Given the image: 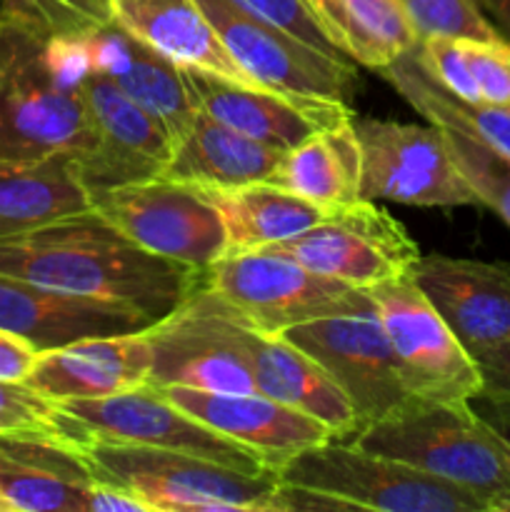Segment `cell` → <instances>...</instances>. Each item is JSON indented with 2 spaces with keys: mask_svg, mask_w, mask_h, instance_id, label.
<instances>
[{
  "mask_svg": "<svg viewBox=\"0 0 510 512\" xmlns=\"http://www.w3.org/2000/svg\"><path fill=\"white\" fill-rule=\"evenodd\" d=\"M0 275L160 320L205 280V270L148 253L93 208L0 240Z\"/></svg>",
  "mask_w": 510,
  "mask_h": 512,
  "instance_id": "obj_1",
  "label": "cell"
},
{
  "mask_svg": "<svg viewBox=\"0 0 510 512\" xmlns=\"http://www.w3.org/2000/svg\"><path fill=\"white\" fill-rule=\"evenodd\" d=\"M348 443L458 485L490 512L510 498V443L470 400L413 398Z\"/></svg>",
  "mask_w": 510,
  "mask_h": 512,
  "instance_id": "obj_2",
  "label": "cell"
},
{
  "mask_svg": "<svg viewBox=\"0 0 510 512\" xmlns=\"http://www.w3.org/2000/svg\"><path fill=\"white\" fill-rule=\"evenodd\" d=\"M90 478L120 485L150 512H268L280 478L245 473L190 453L90 438L78 448Z\"/></svg>",
  "mask_w": 510,
  "mask_h": 512,
  "instance_id": "obj_3",
  "label": "cell"
},
{
  "mask_svg": "<svg viewBox=\"0 0 510 512\" xmlns=\"http://www.w3.org/2000/svg\"><path fill=\"white\" fill-rule=\"evenodd\" d=\"M95 148L83 90L50 70L45 38L20 20H0V155L85 158Z\"/></svg>",
  "mask_w": 510,
  "mask_h": 512,
  "instance_id": "obj_4",
  "label": "cell"
},
{
  "mask_svg": "<svg viewBox=\"0 0 510 512\" xmlns=\"http://www.w3.org/2000/svg\"><path fill=\"white\" fill-rule=\"evenodd\" d=\"M283 483L343 500L350 510L490 512L468 490L343 440L313 445L278 468Z\"/></svg>",
  "mask_w": 510,
  "mask_h": 512,
  "instance_id": "obj_5",
  "label": "cell"
},
{
  "mask_svg": "<svg viewBox=\"0 0 510 512\" xmlns=\"http://www.w3.org/2000/svg\"><path fill=\"white\" fill-rule=\"evenodd\" d=\"M280 335L305 350L335 380L358 418V430L415 398L368 290L358 288L340 310L293 325Z\"/></svg>",
  "mask_w": 510,
  "mask_h": 512,
  "instance_id": "obj_6",
  "label": "cell"
},
{
  "mask_svg": "<svg viewBox=\"0 0 510 512\" xmlns=\"http://www.w3.org/2000/svg\"><path fill=\"white\" fill-rule=\"evenodd\" d=\"M90 208L135 245L173 263L208 270L228 255L223 215L200 185L155 175L90 193Z\"/></svg>",
  "mask_w": 510,
  "mask_h": 512,
  "instance_id": "obj_7",
  "label": "cell"
},
{
  "mask_svg": "<svg viewBox=\"0 0 510 512\" xmlns=\"http://www.w3.org/2000/svg\"><path fill=\"white\" fill-rule=\"evenodd\" d=\"M240 325L243 315L203 283L178 308L145 328L150 343V385L255 393Z\"/></svg>",
  "mask_w": 510,
  "mask_h": 512,
  "instance_id": "obj_8",
  "label": "cell"
},
{
  "mask_svg": "<svg viewBox=\"0 0 510 512\" xmlns=\"http://www.w3.org/2000/svg\"><path fill=\"white\" fill-rule=\"evenodd\" d=\"M360 143V198L415 208L480 205L440 125L353 115Z\"/></svg>",
  "mask_w": 510,
  "mask_h": 512,
  "instance_id": "obj_9",
  "label": "cell"
},
{
  "mask_svg": "<svg viewBox=\"0 0 510 512\" xmlns=\"http://www.w3.org/2000/svg\"><path fill=\"white\" fill-rule=\"evenodd\" d=\"M398 358L410 395L473 400L483 393L478 363L408 273L365 288Z\"/></svg>",
  "mask_w": 510,
  "mask_h": 512,
  "instance_id": "obj_10",
  "label": "cell"
},
{
  "mask_svg": "<svg viewBox=\"0 0 510 512\" xmlns=\"http://www.w3.org/2000/svg\"><path fill=\"white\" fill-rule=\"evenodd\" d=\"M268 248L313 273L363 290L410 273L420 258L405 225L375 200L363 198L330 210L305 233Z\"/></svg>",
  "mask_w": 510,
  "mask_h": 512,
  "instance_id": "obj_11",
  "label": "cell"
},
{
  "mask_svg": "<svg viewBox=\"0 0 510 512\" xmlns=\"http://www.w3.org/2000/svg\"><path fill=\"white\" fill-rule=\"evenodd\" d=\"M203 283L250 325L268 333H285L293 325L335 313L358 290L270 248L223 255L205 270Z\"/></svg>",
  "mask_w": 510,
  "mask_h": 512,
  "instance_id": "obj_12",
  "label": "cell"
},
{
  "mask_svg": "<svg viewBox=\"0 0 510 512\" xmlns=\"http://www.w3.org/2000/svg\"><path fill=\"white\" fill-rule=\"evenodd\" d=\"M235 63L265 88L313 98L353 100L355 63L330 58L235 0H198Z\"/></svg>",
  "mask_w": 510,
  "mask_h": 512,
  "instance_id": "obj_13",
  "label": "cell"
},
{
  "mask_svg": "<svg viewBox=\"0 0 510 512\" xmlns=\"http://www.w3.org/2000/svg\"><path fill=\"white\" fill-rule=\"evenodd\" d=\"M58 405L80 425H85V430H90L95 438L200 455L245 473L270 470L253 453L170 403L153 385L108 395V398L63 400Z\"/></svg>",
  "mask_w": 510,
  "mask_h": 512,
  "instance_id": "obj_14",
  "label": "cell"
},
{
  "mask_svg": "<svg viewBox=\"0 0 510 512\" xmlns=\"http://www.w3.org/2000/svg\"><path fill=\"white\" fill-rule=\"evenodd\" d=\"M83 98L95 130V148L78 158L88 193L163 173L173 155V138L153 113L100 73L85 80Z\"/></svg>",
  "mask_w": 510,
  "mask_h": 512,
  "instance_id": "obj_15",
  "label": "cell"
},
{
  "mask_svg": "<svg viewBox=\"0 0 510 512\" xmlns=\"http://www.w3.org/2000/svg\"><path fill=\"white\" fill-rule=\"evenodd\" d=\"M198 110L218 123L273 145L290 150L318 130L353 120V108L338 100L293 95L265 85H245L203 70H185Z\"/></svg>",
  "mask_w": 510,
  "mask_h": 512,
  "instance_id": "obj_16",
  "label": "cell"
},
{
  "mask_svg": "<svg viewBox=\"0 0 510 512\" xmlns=\"http://www.w3.org/2000/svg\"><path fill=\"white\" fill-rule=\"evenodd\" d=\"M408 275L473 358L510 338V263L435 253Z\"/></svg>",
  "mask_w": 510,
  "mask_h": 512,
  "instance_id": "obj_17",
  "label": "cell"
},
{
  "mask_svg": "<svg viewBox=\"0 0 510 512\" xmlns=\"http://www.w3.org/2000/svg\"><path fill=\"white\" fill-rule=\"evenodd\" d=\"M158 390L170 403L238 443L275 473L293 455L335 440L325 423L260 393H208L180 385Z\"/></svg>",
  "mask_w": 510,
  "mask_h": 512,
  "instance_id": "obj_18",
  "label": "cell"
},
{
  "mask_svg": "<svg viewBox=\"0 0 510 512\" xmlns=\"http://www.w3.org/2000/svg\"><path fill=\"white\" fill-rule=\"evenodd\" d=\"M25 383L45 398L90 400L150 385V343L145 330L83 338L43 350Z\"/></svg>",
  "mask_w": 510,
  "mask_h": 512,
  "instance_id": "obj_19",
  "label": "cell"
},
{
  "mask_svg": "<svg viewBox=\"0 0 510 512\" xmlns=\"http://www.w3.org/2000/svg\"><path fill=\"white\" fill-rule=\"evenodd\" d=\"M153 323V318L125 305L80 298L0 275V328L30 340L40 353L83 338L135 333Z\"/></svg>",
  "mask_w": 510,
  "mask_h": 512,
  "instance_id": "obj_20",
  "label": "cell"
},
{
  "mask_svg": "<svg viewBox=\"0 0 510 512\" xmlns=\"http://www.w3.org/2000/svg\"><path fill=\"white\" fill-rule=\"evenodd\" d=\"M240 338L255 393L320 420L328 425L335 440L348 443L358 433V418L343 390L305 350L280 333L255 328L245 318L240 325Z\"/></svg>",
  "mask_w": 510,
  "mask_h": 512,
  "instance_id": "obj_21",
  "label": "cell"
},
{
  "mask_svg": "<svg viewBox=\"0 0 510 512\" xmlns=\"http://www.w3.org/2000/svg\"><path fill=\"white\" fill-rule=\"evenodd\" d=\"M95 73L125 90L135 103L153 113L168 128L173 145L198 115L185 70L120 28L115 20L85 30Z\"/></svg>",
  "mask_w": 510,
  "mask_h": 512,
  "instance_id": "obj_22",
  "label": "cell"
},
{
  "mask_svg": "<svg viewBox=\"0 0 510 512\" xmlns=\"http://www.w3.org/2000/svg\"><path fill=\"white\" fill-rule=\"evenodd\" d=\"M113 20L183 70L260 85L225 50L198 0H113Z\"/></svg>",
  "mask_w": 510,
  "mask_h": 512,
  "instance_id": "obj_23",
  "label": "cell"
},
{
  "mask_svg": "<svg viewBox=\"0 0 510 512\" xmlns=\"http://www.w3.org/2000/svg\"><path fill=\"white\" fill-rule=\"evenodd\" d=\"M88 208L90 193L75 155H0V240L30 233Z\"/></svg>",
  "mask_w": 510,
  "mask_h": 512,
  "instance_id": "obj_24",
  "label": "cell"
},
{
  "mask_svg": "<svg viewBox=\"0 0 510 512\" xmlns=\"http://www.w3.org/2000/svg\"><path fill=\"white\" fill-rule=\"evenodd\" d=\"M280 155L283 150L248 138L198 110L193 125L173 145V155L160 175L205 190L240 188L265 183Z\"/></svg>",
  "mask_w": 510,
  "mask_h": 512,
  "instance_id": "obj_25",
  "label": "cell"
},
{
  "mask_svg": "<svg viewBox=\"0 0 510 512\" xmlns=\"http://www.w3.org/2000/svg\"><path fill=\"white\" fill-rule=\"evenodd\" d=\"M265 183L328 210L360 200V143L353 120L318 130L285 150Z\"/></svg>",
  "mask_w": 510,
  "mask_h": 512,
  "instance_id": "obj_26",
  "label": "cell"
},
{
  "mask_svg": "<svg viewBox=\"0 0 510 512\" xmlns=\"http://www.w3.org/2000/svg\"><path fill=\"white\" fill-rule=\"evenodd\" d=\"M328 38L355 65L383 70L420 38L400 0H308Z\"/></svg>",
  "mask_w": 510,
  "mask_h": 512,
  "instance_id": "obj_27",
  "label": "cell"
},
{
  "mask_svg": "<svg viewBox=\"0 0 510 512\" xmlns=\"http://www.w3.org/2000/svg\"><path fill=\"white\" fill-rule=\"evenodd\" d=\"M223 215L228 253L268 248L313 228L330 213L328 208L298 198L270 183L208 190Z\"/></svg>",
  "mask_w": 510,
  "mask_h": 512,
  "instance_id": "obj_28",
  "label": "cell"
},
{
  "mask_svg": "<svg viewBox=\"0 0 510 512\" xmlns=\"http://www.w3.org/2000/svg\"><path fill=\"white\" fill-rule=\"evenodd\" d=\"M385 80L418 110L423 118L428 115H448L458 120L463 128L478 135L480 140L510 158V105H465L445 93L420 65L415 48L400 55L380 70Z\"/></svg>",
  "mask_w": 510,
  "mask_h": 512,
  "instance_id": "obj_29",
  "label": "cell"
},
{
  "mask_svg": "<svg viewBox=\"0 0 510 512\" xmlns=\"http://www.w3.org/2000/svg\"><path fill=\"white\" fill-rule=\"evenodd\" d=\"M93 438L85 425L28 383L0 380V440L78 450Z\"/></svg>",
  "mask_w": 510,
  "mask_h": 512,
  "instance_id": "obj_30",
  "label": "cell"
},
{
  "mask_svg": "<svg viewBox=\"0 0 510 512\" xmlns=\"http://www.w3.org/2000/svg\"><path fill=\"white\" fill-rule=\"evenodd\" d=\"M428 123L443 128L450 153L478 195V203L493 210L510 228V158L490 148L485 140L448 115H428Z\"/></svg>",
  "mask_w": 510,
  "mask_h": 512,
  "instance_id": "obj_31",
  "label": "cell"
},
{
  "mask_svg": "<svg viewBox=\"0 0 510 512\" xmlns=\"http://www.w3.org/2000/svg\"><path fill=\"white\" fill-rule=\"evenodd\" d=\"M110 3L113 0H0V8L43 38H53L110 23Z\"/></svg>",
  "mask_w": 510,
  "mask_h": 512,
  "instance_id": "obj_32",
  "label": "cell"
},
{
  "mask_svg": "<svg viewBox=\"0 0 510 512\" xmlns=\"http://www.w3.org/2000/svg\"><path fill=\"white\" fill-rule=\"evenodd\" d=\"M420 40L470 38L498 40L500 33L485 18L480 0H400Z\"/></svg>",
  "mask_w": 510,
  "mask_h": 512,
  "instance_id": "obj_33",
  "label": "cell"
},
{
  "mask_svg": "<svg viewBox=\"0 0 510 512\" xmlns=\"http://www.w3.org/2000/svg\"><path fill=\"white\" fill-rule=\"evenodd\" d=\"M465 65L473 83V105H510L508 40L463 38Z\"/></svg>",
  "mask_w": 510,
  "mask_h": 512,
  "instance_id": "obj_34",
  "label": "cell"
},
{
  "mask_svg": "<svg viewBox=\"0 0 510 512\" xmlns=\"http://www.w3.org/2000/svg\"><path fill=\"white\" fill-rule=\"evenodd\" d=\"M235 3L243 5L250 13L260 15L268 23L278 25L285 33H290L293 38L303 40L310 48L320 50V53L330 55V58L345 60V63H353L348 55L340 53L338 45L328 38V33L323 30V25L318 23V18L310 10L308 0H235Z\"/></svg>",
  "mask_w": 510,
  "mask_h": 512,
  "instance_id": "obj_35",
  "label": "cell"
},
{
  "mask_svg": "<svg viewBox=\"0 0 510 512\" xmlns=\"http://www.w3.org/2000/svg\"><path fill=\"white\" fill-rule=\"evenodd\" d=\"M40 350L30 340L0 328V380L25 383Z\"/></svg>",
  "mask_w": 510,
  "mask_h": 512,
  "instance_id": "obj_36",
  "label": "cell"
},
{
  "mask_svg": "<svg viewBox=\"0 0 510 512\" xmlns=\"http://www.w3.org/2000/svg\"><path fill=\"white\" fill-rule=\"evenodd\" d=\"M483 378V398L510 400V338L475 358Z\"/></svg>",
  "mask_w": 510,
  "mask_h": 512,
  "instance_id": "obj_37",
  "label": "cell"
},
{
  "mask_svg": "<svg viewBox=\"0 0 510 512\" xmlns=\"http://www.w3.org/2000/svg\"><path fill=\"white\" fill-rule=\"evenodd\" d=\"M85 512H150V508L145 500L120 485L90 480L85 493Z\"/></svg>",
  "mask_w": 510,
  "mask_h": 512,
  "instance_id": "obj_38",
  "label": "cell"
},
{
  "mask_svg": "<svg viewBox=\"0 0 510 512\" xmlns=\"http://www.w3.org/2000/svg\"><path fill=\"white\" fill-rule=\"evenodd\" d=\"M470 403L510 443V400L483 398V395H478Z\"/></svg>",
  "mask_w": 510,
  "mask_h": 512,
  "instance_id": "obj_39",
  "label": "cell"
},
{
  "mask_svg": "<svg viewBox=\"0 0 510 512\" xmlns=\"http://www.w3.org/2000/svg\"><path fill=\"white\" fill-rule=\"evenodd\" d=\"M45 445L35 443H10V440H0V470L18 468V465L30 463L43 453Z\"/></svg>",
  "mask_w": 510,
  "mask_h": 512,
  "instance_id": "obj_40",
  "label": "cell"
},
{
  "mask_svg": "<svg viewBox=\"0 0 510 512\" xmlns=\"http://www.w3.org/2000/svg\"><path fill=\"white\" fill-rule=\"evenodd\" d=\"M480 8L500 38L510 43V0H480Z\"/></svg>",
  "mask_w": 510,
  "mask_h": 512,
  "instance_id": "obj_41",
  "label": "cell"
},
{
  "mask_svg": "<svg viewBox=\"0 0 510 512\" xmlns=\"http://www.w3.org/2000/svg\"><path fill=\"white\" fill-rule=\"evenodd\" d=\"M0 512H13V505L8 503V498L3 493H0Z\"/></svg>",
  "mask_w": 510,
  "mask_h": 512,
  "instance_id": "obj_42",
  "label": "cell"
},
{
  "mask_svg": "<svg viewBox=\"0 0 510 512\" xmlns=\"http://www.w3.org/2000/svg\"><path fill=\"white\" fill-rule=\"evenodd\" d=\"M495 512H510V498L503 500V503L498 505V510H495Z\"/></svg>",
  "mask_w": 510,
  "mask_h": 512,
  "instance_id": "obj_43",
  "label": "cell"
},
{
  "mask_svg": "<svg viewBox=\"0 0 510 512\" xmlns=\"http://www.w3.org/2000/svg\"><path fill=\"white\" fill-rule=\"evenodd\" d=\"M3 15H5V13H3V8H0V20H3Z\"/></svg>",
  "mask_w": 510,
  "mask_h": 512,
  "instance_id": "obj_44",
  "label": "cell"
}]
</instances>
